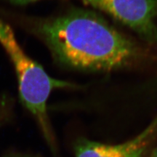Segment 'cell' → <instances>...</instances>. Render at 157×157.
<instances>
[{"label": "cell", "instance_id": "277c9868", "mask_svg": "<svg viewBox=\"0 0 157 157\" xmlns=\"http://www.w3.org/2000/svg\"><path fill=\"white\" fill-rule=\"evenodd\" d=\"M157 137V117L134 138L119 144H106L80 138L74 145L75 157H149Z\"/></svg>", "mask_w": 157, "mask_h": 157}, {"label": "cell", "instance_id": "ba28073f", "mask_svg": "<svg viewBox=\"0 0 157 157\" xmlns=\"http://www.w3.org/2000/svg\"></svg>", "mask_w": 157, "mask_h": 157}, {"label": "cell", "instance_id": "6da1fadb", "mask_svg": "<svg viewBox=\"0 0 157 157\" xmlns=\"http://www.w3.org/2000/svg\"><path fill=\"white\" fill-rule=\"evenodd\" d=\"M16 19L65 68L111 71L134 66L147 56L140 45L89 10L73 8L48 17L17 15Z\"/></svg>", "mask_w": 157, "mask_h": 157}, {"label": "cell", "instance_id": "52a82bcc", "mask_svg": "<svg viewBox=\"0 0 157 157\" xmlns=\"http://www.w3.org/2000/svg\"><path fill=\"white\" fill-rule=\"evenodd\" d=\"M149 157H157V146L152 148L150 155H149Z\"/></svg>", "mask_w": 157, "mask_h": 157}, {"label": "cell", "instance_id": "8992f818", "mask_svg": "<svg viewBox=\"0 0 157 157\" xmlns=\"http://www.w3.org/2000/svg\"><path fill=\"white\" fill-rule=\"evenodd\" d=\"M10 2L16 5H25L27 4L34 2L39 1V0H7Z\"/></svg>", "mask_w": 157, "mask_h": 157}, {"label": "cell", "instance_id": "5b68a950", "mask_svg": "<svg viewBox=\"0 0 157 157\" xmlns=\"http://www.w3.org/2000/svg\"><path fill=\"white\" fill-rule=\"evenodd\" d=\"M14 99L8 94L0 95V127L7 122L13 117Z\"/></svg>", "mask_w": 157, "mask_h": 157}, {"label": "cell", "instance_id": "7a4b0ae2", "mask_svg": "<svg viewBox=\"0 0 157 157\" xmlns=\"http://www.w3.org/2000/svg\"><path fill=\"white\" fill-rule=\"evenodd\" d=\"M0 44L13 63L18 82L20 101L38 123L42 135L56 156L57 146L47 109V102L55 89L77 88L71 82L48 75L40 64L29 58L15 39L13 29L0 19Z\"/></svg>", "mask_w": 157, "mask_h": 157}, {"label": "cell", "instance_id": "3957f363", "mask_svg": "<svg viewBox=\"0 0 157 157\" xmlns=\"http://www.w3.org/2000/svg\"><path fill=\"white\" fill-rule=\"evenodd\" d=\"M128 27L149 44H157V0H81Z\"/></svg>", "mask_w": 157, "mask_h": 157}]
</instances>
